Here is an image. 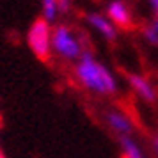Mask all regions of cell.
Masks as SVG:
<instances>
[{"mask_svg":"<svg viewBox=\"0 0 158 158\" xmlns=\"http://www.w3.org/2000/svg\"><path fill=\"white\" fill-rule=\"evenodd\" d=\"M73 11V0H59V16H66Z\"/></svg>","mask_w":158,"mask_h":158,"instance_id":"30bf717a","label":"cell"},{"mask_svg":"<svg viewBox=\"0 0 158 158\" xmlns=\"http://www.w3.org/2000/svg\"><path fill=\"white\" fill-rule=\"evenodd\" d=\"M105 13L117 29L123 30L133 29V13H131V7L124 0H110L107 4Z\"/></svg>","mask_w":158,"mask_h":158,"instance_id":"5b68a950","label":"cell"},{"mask_svg":"<svg viewBox=\"0 0 158 158\" xmlns=\"http://www.w3.org/2000/svg\"><path fill=\"white\" fill-rule=\"evenodd\" d=\"M148 7L155 15V18H158V0H148Z\"/></svg>","mask_w":158,"mask_h":158,"instance_id":"8fae6325","label":"cell"},{"mask_svg":"<svg viewBox=\"0 0 158 158\" xmlns=\"http://www.w3.org/2000/svg\"><path fill=\"white\" fill-rule=\"evenodd\" d=\"M41 18L55 23L59 18V0H41Z\"/></svg>","mask_w":158,"mask_h":158,"instance_id":"ba28073f","label":"cell"},{"mask_svg":"<svg viewBox=\"0 0 158 158\" xmlns=\"http://www.w3.org/2000/svg\"><path fill=\"white\" fill-rule=\"evenodd\" d=\"M153 149H155V153L158 155V135L153 137Z\"/></svg>","mask_w":158,"mask_h":158,"instance_id":"7c38bea8","label":"cell"},{"mask_svg":"<svg viewBox=\"0 0 158 158\" xmlns=\"http://www.w3.org/2000/svg\"><path fill=\"white\" fill-rule=\"evenodd\" d=\"M89 50L82 32L68 25V23H57L52 29V52L53 55L68 64H75L84 52Z\"/></svg>","mask_w":158,"mask_h":158,"instance_id":"7a4b0ae2","label":"cell"},{"mask_svg":"<svg viewBox=\"0 0 158 158\" xmlns=\"http://www.w3.org/2000/svg\"><path fill=\"white\" fill-rule=\"evenodd\" d=\"M121 158H144V153L142 155H121Z\"/></svg>","mask_w":158,"mask_h":158,"instance_id":"4fadbf2b","label":"cell"},{"mask_svg":"<svg viewBox=\"0 0 158 158\" xmlns=\"http://www.w3.org/2000/svg\"><path fill=\"white\" fill-rule=\"evenodd\" d=\"M85 23L98 36H101L108 43H114L115 39H117V30L119 29L110 22V18L107 15L98 13V11H91V13L85 15Z\"/></svg>","mask_w":158,"mask_h":158,"instance_id":"8992f818","label":"cell"},{"mask_svg":"<svg viewBox=\"0 0 158 158\" xmlns=\"http://www.w3.org/2000/svg\"><path fill=\"white\" fill-rule=\"evenodd\" d=\"M73 78L84 91L101 98L114 96L119 89L115 75L94 57L91 50H85L84 55L73 64Z\"/></svg>","mask_w":158,"mask_h":158,"instance_id":"6da1fadb","label":"cell"},{"mask_svg":"<svg viewBox=\"0 0 158 158\" xmlns=\"http://www.w3.org/2000/svg\"><path fill=\"white\" fill-rule=\"evenodd\" d=\"M142 37L146 39V43H149L158 48V18L151 20L142 29Z\"/></svg>","mask_w":158,"mask_h":158,"instance_id":"9c48e42d","label":"cell"},{"mask_svg":"<svg viewBox=\"0 0 158 158\" xmlns=\"http://www.w3.org/2000/svg\"><path fill=\"white\" fill-rule=\"evenodd\" d=\"M0 158H7L6 156V153H4V149H2V144H0Z\"/></svg>","mask_w":158,"mask_h":158,"instance_id":"5bb4252c","label":"cell"},{"mask_svg":"<svg viewBox=\"0 0 158 158\" xmlns=\"http://www.w3.org/2000/svg\"><path fill=\"white\" fill-rule=\"evenodd\" d=\"M103 119H105V124L108 126V130L112 133H115L117 137L133 135V131H135L133 119L123 108H108V110H105Z\"/></svg>","mask_w":158,"mask_h":158,"instance_id":"277c9868","label":"cell"},{"mask_svg":"<svg viewBox=\"0 0 158 158\" xmlns=\"http://www.w3.org/2000/svg\"><path fill=\"white\" fill-rule=\"evenodd\" d=\"M52 29L53 23L46 22L44 18H37L32 22L27 32V44H29L30 52L34 53V57L48 62L53 57L52 52Z\"/></svg>","mask_w":158,"mask_h":158,"instance_id":"3957f363","label":"cell"},{"mask_svg":"<svg viewBox=\"0 0 158 158\" xmlns=\"http://www.w3.org/2000/svg\"><path fill=\"white\" fill-rule=\"evenodd\" d=\"M128 85L135 93V96H139L146 103H155L158 100V91H156V87H155V84L148 77L140 75V73H130Z\"/></svg>","mask_w":158,"mask_h":158,"instance_id":"52a82bcc","label":"cell"}]
</instances>
